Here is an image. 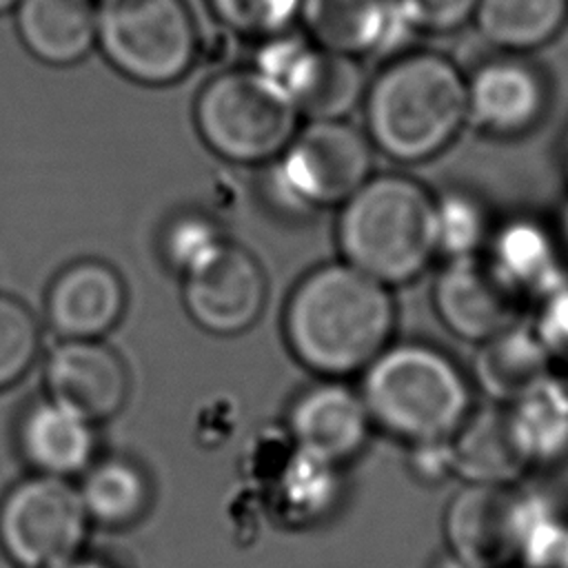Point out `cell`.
Instances as JSON below:
<instances>
[{
	"instance_id": "9c48e42d",
	"label": "cell",
	"mask_w": 568,
	"mask_h": 568,
	"mask_svg": "<svg viewBox=\"0 0 568 568\" xmlns=\"http://www.w3.org/2000/svg\"><path fill=\"white\" fill-rule=\"evenodd\" d=\"M266 300L264 266L246 246L229 237L213 255L182 275L186 315L195 326L217 337L248 331L262 317Z\"/></svg>"
},
{
	"instance_id": "7a4b0ae2",
	"label": "cell",
	"mask_w": 568,
	"mask_h": 568,
	"mask_svg": "<svg viewBox=\"0 0 568 568\" xmlns=\"http://www.w3.org/2000/svg\"><path fill=\"white\" fill-rule=\"evenodd\" d=\"M364 133L395 164L442 155L468 126L466 73L444 53L408 49L386 60L362 100Z\"/></svg>"
},
{
	"instance_id": "484cf974",
	"label": "cell",
	"mask_w": 568,
	"mask_h": 568,
	"mask_svg": "<svg viewBox=\"0 0 568 568\" xmlns=\"http://www.w3.org/2000/svg\"><path fill=\"white\" fill-rule=\"evenodd\" d=\"M366 84L359 58L320 47L293 104L306 120H346L362 104Z\"/></svg>"
},
{
	"instance_id": "ba28073f",
	"label": "cell",
	"mask_w": 568,
	"mask_h": 568,
	"mask_svg": "<svg viewBox=\"0 0 568 568\" xmlns=\"http://www.w3.org/2000/svg\"><path fill=\"white\" fill-rule=\"evenodd\" d=\"M87 528L80 493L62 477H27L0 504V544L22 568H53L75 557Z\"/></svg>"
},
{
	"instance_id": "3957f363",
	"label": "cell",
	"mask_w": 568,
	"mask_h": 568,
	"mask_svg": "<svg viewBox=\"0 0 568 568\" xmlns=\"http://www.w3.org/2000/svg\"><path fill=\"white\" fill-rule=\"evenodd\" d=\"M339 260L382 282L402 286L437 257L435 193L406 173H373L337 206Z\"/></svg>"
},
{
	"instance_id": "4fadbf2b",
	"label": "cell",
	"mask_w": 568,
	"mask_h": 568,
	"mask_svg": "<svg viewBox=\"0 0 568 568\" xmlns=\"http://www.w3.org/2000/svg\"><path fill=\"white\" fill-rule=\"evenodd\" d=\"M44 390L100 424L124 408L131 379L124 359L104 339H60L47 355Z\"/></svg>"
},
{
	"instance_id": "277c9868",
	"label": "cell",
	"mask_w": 568,
	"mask_h": 568,
	"mask_svg": "<svg viewBox=\"0 0 568 568\" xmlns=\"http://www.w3.org/2000/svg\"><path fill=\"white\" fill-rule=\"evenodd\" d=\"M359 377L373 428L408 446L450 439L475 406L468 373L430 342L393 339Z\"/></svg>"
},
{
	"instance_id": "7402d4cb",
	"label": "cell",
	"mask_w": 568,
	"mask_h": 568,
	"mask_svg": "<svg viewBox=\"0 0 568 568\" xmlns=\"http://www.w3.org/2000/svg\"><path fill=\"white\" fill-rule=\"evenodd\" d=\"M448 446L453 475L466 484H513L528 470L513 442L504 404L473 406Z\"/></svg>"
},
{
	"instance_id": "5b68a950",
	"label": "cell",
	"mask_w": 568,
	"mask_h": 568,
	"mask_svg": "<svg viewBox=\"0 0 568 568\" xmlns=\"http://www.w3.org/2000/svg\"><path fill=\"white\" fill-rule=\"evenodd\" d=\"M293 102L251 67L224 69L195 95L193 122L217 158L262 166L273 162L300 129Z\"/></svg>"
},
{
	"instance_id": "30bf717a",
	"label": "cell",
	"mask_w": 568,
	"mask_h": 568,
	"mask_svg": "<svg viewBox=\"0 0 568 568\" xmlns=\"http://www.w3.org/2000/svg\"><path fill=\"white\" fill-rule=\"evenodd\" d=\"M528 495L513 484H466L444 513L450 557L466 568L517 566Z\"/></svg>"
},
{
	"instance_id": "d4e9b609",
	"label": "cell",
	"mask_w": 568,
	"mask_h": 568,
	"mask_svg": "<svg viewBox=\"0 0 568 568\" xmlns=\"http://www.w3.org/2000/svg\"><path fill=\"white\" fill-rule=\"evenodd\" d=\"M80 499L89 521L106 528L135 524L151 504V484L146 473L124 457H104L93 462L82 479Z\"/></svg>"
},
{
	"instance_id": "cb8c5ba5",
	"label": "cell",
	"mask_w": 568,
	"mask_h": 568,
	"mask_svg": "<svg viewBox=\"0 0 568 568\" xmlns=\"http://www.w3.org/2000/svg\"><path fill=\"white\" fill-rule=\"evenodd\" d=\"M473 24L501 53H532L568 24V0H479Z\"/></svg>"
},
{
	"instance_id": "8fae6325",
	"label": "cell",
	"mask_w": 568,
	"mask_h": 568,
	"mask_svg": "<svg viewBox=\"0 0 568 568\" xmlns=\"http://www.w3.org/2000/svg\"><path fill=\"white\" fill-rule=\"evenodd\" d=\"M548 104V80L526 55L497 51L466 75L468 126L481 135L524 138L544 122Z\"/></svg>"
},
{
	"instance_id": "f1b7e54d",
	"label": "cell",
	"mask_w": 568,
	"mask_h": 568,
	"mask_svg": "<svg viewBox=\"0 0 568 568\" xmlns=\"http://www.w3.org/2000/svg\"><path fill=\"white\" fill-rule=\"evenodd\" d=\"M517 566L568 568V517L535 493L528 495Z\"/></svg>"
},
{
	"instance_id": "83f0119b",
	"label": "cell",
	"mask_w": 568,
	"mask_h": 568,
	"mask_svg": "<svg viewBox=\"0 0 568 568\" xmlns=\"http://www.w3.org/2000/svg\"><path fill=\"white\" fill-rule=\"evenodd\" d=\"M40 348L42 328L36 313L22 300L0 293V390L29 373Z\"/></svg>"
},
{
	"instance_id": "e575fe53",
	"label": "cell",
	"mask_w": 568,
	"mask_h": 568,
	"mask_svg": "<svg viewBox=\"0 0 568 568\" xmlns=\"http://www.w3.org/2000/svg\"><path fill=\"white\" fill-rule=\"evenodd\" d=\"M53 568H113V566L106 564L100 557H91V555L78 552L75 557H71V559H67V561H62V564H58Z\"/></svg>"
},
{
	"instance_id": "f546056e",
	"label": "cell",
	"mask_w": 568,
	"mask_h": 568,
	"mask_svg": "<svg viewBox=\"0 0 568 568\" xmlns=\"http://www.w3.org/2000/svg\"><path fill=\"white\" fill-rule=\"evenodd\" d=\"M226 240L222 226L202 211L173 215L160 235V253L169 268L180 277L213 255Z\"/></svg>"
},
{
	"instance_id": "8992f818",
	"label": "cell",
	"mask_w": 568,
	"mask_h": 568,
	"mask_svg": "<svg viewBox=\"0 0 568 568\" xmlns=\"http://www.w3.org/2000/svg\"><path fill=\"white\" fill-rule=\"evenodd\" d=\"M95 47L126 80L169 87L197 62L200 36L184 0H95Z\"/></svg>"
},
{
	"instance_id": "4dcf8cb0",
	"label": "cell",
	"mask_w": 568,
	"mask_h": 568,
	"mask_svg": "<svg viewBox=\"0 0 568 568\" xmlns=\"http://www.w3.org/2000/svg\"><path fill=\"white\" fill-rule=\"evenodd\" d=\"M215 18L246 38H268L300 22L302 0H209Z\"/></svg>"
},
{
	"instance_id": "f35d334b",
	"label": "cell",
	"mask_w": 568,
	"mask_h": 568,
	"mask_svg": "<svg viewBox=\"0 0 568 568\" xmlns=\"http://www.w3.org/2000/svg\"><path fill=\"white\" fill-rule=\"evenodd\" d=\"M508 568H521V566H508Z\"/></svg>"
},
{
	"instance_id": "d590c367",
	"label": "cell",
	"mask_w": 568,
	"mask_h": 568,
	"mask_svg": "<svg viewBox=\"0 0 568 568\" xmlns=\"http://www.w3.org/2000/svg\"><path fill=\"white\" fill-rule=\"evenodd\" d=\"M552 226H555V231H557V235H559V240H561V246H564L566 255H568V202H566L564 209L559 211V215H557V220L552 222Z\"/></svg>"
},
{
	"instance_id": "1f68e13d",
	"label": "cell",
	"mask_w": 568,
	"mask_h": 568,
	"mask_svg": "<svg viewBox=\"0 0 568 568\" xmlns=\"http://www.w3.org/2000/svg\"><path fill=\"white\" fill-rule=\"evenodd\" d=\"M535 306L530 326L550 357L555 371L568 375V282L544 295Z\"/></svg>"
},
{
	"instance_id": "44dd1931",
	"label": "cell",
	"mask_w": 568,
	"mask_h": 568,
	"mask_svg": "<svg viewBox=\"0 0 568 568\" xmlns=\"http://www.w3.org/2000/svg\"><path fill=\"white\" fill-rule=\"evenodd\" d=\"M508 426L526 468H550L568 459V375L548 373L506 404Z\"/></svg>"
},
{
	"instance_id": "836d02e7",
	"label": "cell",
	"mask_w": 568,
	"mask_h": 568,
	"mask_svg": "<svg viewBox=\"0 0 568 568\" xmlns=\"http://www.w3.org/2000/svg\"><path fill=\"white\" fill-rule=\"evenodd\" d=\"M408 468L422 481H442L453 475L448 439L419 442L408 446Z\"/></svg>"
},
{
	"instance_id": "d6986e66",
	"label": "cell",
	"mask_w": 568,
	"mask_h": 568,
	"mask_svg": "<svg viewBox=\"0 0 568 568\" xmlns=\"http://www.w3.org/2000/svg\"><path fill=\"white\" fill-rule=\"evenodd\" d=\"M18 444L36 473L64 479L93 464L95 424L44 395L24 410Z\"/></svg>"
},
{
	"instance_id": "8d00e7d4",
	"label": "cell",
	"mask_w": 568,
	"mask_h": 568,
	"mask_svg": "<svg viewBox=\"0 0 568 568\" xmlns=\"http://www.w3.org/2000/svg\"><path fill=\"white\" fill-rule=\"evenodd\" d=\"M561 175L568 186V133L564 135V142H561Z\"/></svg>"
},
{
	"instance_id": "52a82bcc",
	"label": "cell",
	"mask_w": 568,
	"mask_h": 568,
	"mask_svg": "<svg viewBox=\"0 0 568 568\" xmlns=\"http://www.w3.org/2000/svg\"><path fill=\"white\" fill-rule=\"evenodd\" d=\"M375 149L348 120H306L268 162L271 197L295 215L342 206L371 175Z\"/></svg>"
},
{
	"instance_id": "d6a6232c",
	"label": "cell",
	"mask_w": 568,
	"mask_h": 568,
	"mask_svg": "<svg viewBox=\"0 0 568 568\" xmlns=\"http://www.w3.org/2000/svg\"><path fill=\"white\" fill-rule=\"evenodd\" d=\"M415 33H453L473 22L479 0H393Z\"/></svg>"
},
{
	"instance_id": "9a60e30c",
	"label": "cell",
	"mask_w": 568,
	"mask_h": 568,
	"mask_svg": "<svg viewBox=\"0 0 568 568\" xmlns=\"http://www.w3.org/2000/svg\"><path fill=\"white\" fill-rule=\"evenodd\" d=\"M44 311L60 339H102L126 311L124 280L102 260L71 262L49 284Z\"/></svg>"
},
{
	"instance_id": "e0dca14e",
	"label": "cell",
	"mask_w": 568,
	"mask_h": 568,
	"mask_svg": "<svg viewBox=\"0 0 568 568\" xmlns=\"http://www.w3.org/2000/svg\"><path fill=\"white\" fill-rule=\"evenodd\" d=\"M297 24L322 49L353 58H393L415 33L393 0H302Z\"/></svg>"
},
{
	"instance_id": "5bb4252c",
	"label": "cell",
	"mask_w": 568,
	"mask_h": 568,
	"mask_svg": "<svg viewBox=\"0 0 568 568\" xmlns=\"http://www.w3.org/2000/svg\"><path fill=\"white\" fill-rule=\"evenodd\" d=\"M286 433L300 450L342 466L366 448L373 422L357 388L344 379L320 377L293 397Z\"/></svg>"
},
{
	"instance_id": "2e32d148",
	"label": "cell",
	"mask_w": 568,
	"mask_h": 568,
	"mask_svg": "<svg viewBox=\"0 0 568 568\" xmlns=\"http://www.w3.org/2000/svg\"><path fill=\"white\" fill-rule=\"evenodd\" d=\"M484 257L524 304L568 282V255L552 222L530 213L495 222Z\"/></svg>"
},
{
	"instance_id": "7c38bea8",
	"label": "cell",
	"mask_w": 568,
	"mask_h": 568,
	"mask_svg": "<svg viewBox=\"0 0 568 568\" xmlns=\"http://www.w3.org/2000/svg\"><path fill=\"white\" fill-rule=\"evenodd\" d=\"M430 300L442 326L470 344L517 324L526 306L484 253L444 260L433 280Z\"/></svg>"
},
{
	"instance_id": "ffe728a7",
	"label": "cell",
	"mask_w": 568,
	"mask_h": 568,
	"mask_svg": "<svg viewBox=\"0 0 568 568\" xmlns=\"http://www.w3.org/2000/svg\"><path fill=\"white\" fill-rule=\"evenodd\" d=\"M475 346L468 377L493 404H510L555 371L530 322L524 320Z\"/></svg>"
},
{
	"instance_id": "4316f807",
	"label": "cell",
	"mask_w": 568,
	"mask_h": 568,
	"mask_svg": "<svg viewBox=\"0 0 568 568\" xmlns=\"http://www.w3.org/2000/svg\"><path fill=\"white\" fill-rule=\"evenodd\" d=\"M495 217L486 200L475 191L453 186L435 193V246L437 257H473L486 251Z\"/></svg>"
},
{
	"instance_id": "603a6c76",
	"label": "cell",
	"mask_w": 568,
	"mask_h": 568,
	"mask_svg": "<svg viewBox=\"0 0 568 568\" xmlns=\"http://www.w3.org/2000/svg\"><path fill=\"white\" fill-rule=\"evenodd\" d=\"M271 504L291 528H308L326 519L339 497V466L300 450L295 444L268 477Z\"/></svg>"
},
{
	"instance_id": "ac0fdd59",
	"label": "cell",
	"mask_w": 568,
	"mask_h": 568,
	"mask_svg": "<svg viewBox=\"0 0 568 568\" xmlns=\"http://www.w3.org/2000/svg\"><path fill=\"white\" fill-rule=\"evenodd\" d=\"M13 22L22 47L47 67H73L98 42L95 0H18Z\"/></svg>"
},
{
	"instance_id": "6da1fadb",
	"label": "cell",
	"mask_w": 568,
	"mask_h": 568,
	"mask_svg": "<svg viewBox=\"0 0 568 568\" xmlns=\"http://www.w3.org/2000/svg\"><path fill=\"white\" fill-rule=\"evenodd\" d=\"M393 288L344 260L311 268L284 304V339L293 357L320 377L359 375L395 337Z\"/></svg>"
},
{
	"instance_id": "74e56055",
	"label": "cell",
	"mask_w": 568,
	"mask_h": 568,
	"mask_svg": "<svg viewBox=\"0 0 568 568\" xmlns=\"http://www.w3.org/2000/svg\"><path fill=\"white\" fill-rule=\"evenodd\" d=\"M18 4V0H0V13H7V11H13V7Z\"/></svg>"
}]
</instances>
